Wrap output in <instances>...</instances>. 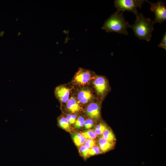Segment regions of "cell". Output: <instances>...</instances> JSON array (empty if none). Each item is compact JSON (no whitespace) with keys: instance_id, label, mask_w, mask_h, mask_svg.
<instances>
[{"instance_id":"cell-15","label":"cell","mask_w":166,"mask_h":166,"mask_svg":"<svg viewBox=\"0 0 166 166\" xmlns=\"http://www.w3.org/2000/svg\"><path fill=\"white\" fill-rule=\"evenodd\" d=\"M108 128V127L105 122H101L96 126L94 131L97 135H101Z\"/></svg>"},{"instance_id":"cell-16","label":"cell","mask_w":166,"mask_h":166,"mask_svg":"<svg viewBox=\"0 0 166 166\" xmlns=\"http://www.w3.org/2000/svg\"><path fill=\"white\" fill-rule=\"evenodd\" d=\"M82 135L86 139H91L94 140L97 136L94 130L89 129L81 133Z\"/></svg>"},{"instance_id":"cell-13","label":"cell","mask_w":166,"mask_h":166,"mask_svg":"<svg viewBox=\"0 0 166 166\" xmlns=\"http://www.w3.org/2000/svg\"><path fill=\"white\" fill-rule=\"evenodd\" d=\"M58 125L61 128L65 131L69 132L71 130L70 124L66 117L63 116H60L58 119Z\"/></svg>"},{"instance_id":"cell-18","label":"cell","mask_w":166,"mask_h":166,"mask_svg":"<svg viewBox=\"0 0 166 166\" xmlns=\"http://www.w3.org/2000/svg\"><path fill=\"white\" fill-rule=\"evenodd\" d=\"M85 120L84 117L80 116L77 119L74 124L75 128L77 129H80L84 126Z\"/></svg>"},{"instance_id":"cell-22","label":"cell","mask_w":166,"mask_h":166,"mask_svg":"<svg viewBox=\"0 0 166 166\" xmlns=\"http://www.w3.org/2000/svg\"><path fill=\"white\" fill-rule=\"evenodd\" d=\"M96 142L94 140L87 139L84 144V145L89 149H90L96 145Z\"/></svg>"},{"instance_id":"cell-1","label":"cell","mask_w":166,"mask_h":166,"mask_svg":"<svg viewBox=\"0 0 166 166\" xmlns=\"http://www.w3.org/2000/svg\"><path fill=\"white\" fill-rule=\"evenodd\" d=\"M136 19L134 24L129 25V28L133 30L135 36L140 40L149 42L152 33L154 30V24L149 18L145 17L141 13L138 12L135 14Z\"/></svg>"},{"instance_id":"cell-2","label":"cell","mask_w":166,"mask_h":166,"mask_svg":"<svg viewBox=\"0 0 166 166\" xmlns=\"http://www.w3.org/2000/svg\"><path fill=\"white\" fill-rule=\"evenodd\" d=\"M123 13L117 11L113 14L105 22L102 29L107 32H115L127 35V29L129 24L125 20Z\"/></svg>"},{"instance_id":"cell-10","label":"cell","mask_w":166,"mask_h":166,"mask_svg":"<svg viewBox=\"0 0 166 166\" xmlns=\"http://www.w3.org/2000/svg\"><path fill=\"white\" fill-rule=\"evenodd\" d=\"M66 103L67 110L73 113H77L81 110L80 104L77 99L73 97L69 98Z\"/></svg>"},{"instance_id":"cell-25","label":"cell","mask_w":166,"mask_h":166,"mask_svg":"<svg viewBox=\"0 0 166 166\" xmlns=\"http://www.w3.org/2000/svg\"><path fill=\"white\" fill-rule=\"evenodd\" d=\"M20 35H21V34L20 32H19L18 34V36H19Z\"/></svg>"},{"instance_id":"cell-4","label":"cell","mask_w":166,"mask_h":166,"mask_svg":"<svg viewBox=\"0 0 166 166\" xmlns=\"http://www.w3.org/2000/svg\"><path fill=\"white\" fill-rule=\"evenodd\" d=\"M93 81L96 94L100 98L103 99L110 90L107 80L104 76L97 75L94 77Z\"/></svg>"},{"instance_id":"cell-9","label":"cell","mask_w":166,"mask_h":166,"mask_svg":"<svg viewBox=\"0 0 166 166\" xmlns=\"http://www.w3.org/2000/svg\"><path fill=\"white\" fill-rule=\"evenodd\" d=\"M56 97L63 103H66L69 99L70 90L63 85L57 87L55 90Z\"/></svg>"},{"instance_id":"cell-3","label":"cell","mask_w":166,"mask_h":166,"mask_svg":"<svg viewBox=\"0 0 166 166\" xmlns=\"http://www.w3.org/2000/svg\"><path fill=\"white\" fill-rule=\"evenodd\" d=\"M145 0H115L114 1L115 7L117 11L123 12L124 11L132 12L134 14L138 12L137 9H140Z\"/></svg>"},{"instance_id":"cell-7","label":"cell","mask_w":166,"mask_h":166,"mask_svg":"<svg viewBox=\"0 0 166 166\" xmlns=\"http://www.w3.org/2000/svg\"><path fill=\"white\" fill-rule=\"evenodd\" d=\"M93 74L88 70L80 69L76 73L74 81L76 83L80 85L88 84L94 78Z\"/></svg>"},{"instance_id":"cell-14","label":"cell","mask_w":166,"mask_h":166,"mask_svg":"<svg viewBox=\"0 0 166 166\" xmlns=\"http://www.w3.org/2000/svg\"><path fill=\"white\" fill-rule=\"evenodd\" d=\"M101 137L110 141L115 142L116 137L112 130L109 128L106 129L101 135Z\"/></svg>"},{"instance_id":"cell-8","label":"cell","mask_w":166,"mask_h":166,"mask_svg":"<svg viewBox=\"0 0 166 166\" xmlns=\"http://www.w3.org/2000/svg\"><path fill=\"white\" fill-rule=\"evenodd\" d=\"M77 99L80 104H85L91 101L94 96L91 91L88 88L83 89L78 92Z\"/></svg>"},{"instance_id":"cell-12","label":"cell","mask_w":166,"mask_h":166,"mask_svg":"<svg viewBox=\"0 0 166 166\" xmlns=\"http://www.w3.org/2000/svg\"><path fill=\"white\" fill-rule=\"evenodd\" d=\"M72 138L75 144L78 147H80L84 144L86 140L81 133H73Z\"/></svg>"},{"instance_id":"cell-20","label":"cell","mask_w":166,"mask_h":166,"mask_svg":"<svg viewBox=\"0 0 166 166\" xmlns=\"http://www.w3.org/2000/svg\"><path fill=\"white\" fill-rule=\"evenodd\" d=\"M66 118L70 124H74L77 118L75 114H69L67 115Z\"/></svg>"},{"instance_id":"cell-21","label":"cell","mask_w":166,"mask_h":166,"mask_svg":"<svg viewBox=\"0 0 166 166\" xmlns=\"http://www.w3.org/2000/svg\"><path fill=\"white\" fill-rule=\"evenodd\" d=\"M94 124V121L90 118H88L85 120L84 126L85 129H89L93 126Z\"/></svg>"},{"instance_id":"cell-11","label":"cell","mask_w":166,"mask_h":166,"mask_svg":"<svg viewBox=\"0 0 166 166\" xmlns=\"http://www.w3.org/2000/svg\"><path fill=\"white\" fill-rule=\"evenodd\" d=\"M115 142L108 140L101 136L98 141V146L101 153L106 152L112 149L114 146Z\"/></svg>"},{"instance_id":"cell-19","label":"cell","mask_w":166,"mask_h":166,"mask_svg":"<svg viewBox=\"0 0 166 166\" xmlns=\"http://www.w3.org/2000/svg\"><path fill=\"white\" fill-rule=\"evenodd\" d=\"M79 150L81 155L84 158L86 159L88 157L89 149L86 147L84 145H82L80 146Z\"/></svg>"},{"instance_id":"cell-23","label":"cell","mask_w":166,"mask_h":166,"mask_svg":"<svg viewBox=\"0 0 166 166\" xmlns=\"http://www.w3.org/2000/svg\"><path fill=\"white\" fill-rule=\"evenodd\" d=\"M158 47L166 50V33L165 32L160 43L158 45Z\"/></svg>"},{"instance_id":"cell-17","label":"cell","mask_w":166,"mask_h":166,"mask_svg":"<svg viewBox=\"0 0 166 166\" xmlns=\"http://www.w3.org/2000/svg\"><path fill=\"white\" fill-rule=\"evenodd\" d=\"M101 153V152L99 147L95 145L89 149L88 154V157L98 155Z\"/></svg>"},{"instance_id":"cell-24","label":"cell","mask_w":166,"mask_h":166,"mask_svg":"<svg viewBox=\"0 0 166 166\" xmlns=\"http://www.w3.org/2000/svg\"><path fill=\"white\" fill-rule=\"evenodd\" d=\"M4 33L5 32L3 31H2L1 32H0V37H3Z\"/></svg>"},{"instance_id":"cell-6","label":"cell","mask_w":166,"mask_h":166,"mask_svg":"<svg viewBox=\"0 0 166 166\" xmlns=\"http://www.w3.org/2000/svg\"><path fill=\"white\" fill-rule=\"evenodd\" d=\"M100 102H93L89 104L85 110L86 115L93 121H98L101 118V104Z\"/></svg>"},{"instance_id":"cell-5","label":"cell","mask_w":166,"mask_h":166,"mask_svg":"<svg viewBox=\"0 0 166 166\" xmlns=\"http://www.w3.org/2000/svg\"><path fill=\"white\" fill-rule=\"evenodd\" d=\"M151 5L150 10L155 15V18L152 22L154 24L158 22L161 23L166 20V7L161 1H158L155 3H152L149 1Z\"/></svg>"}]
</instances>
